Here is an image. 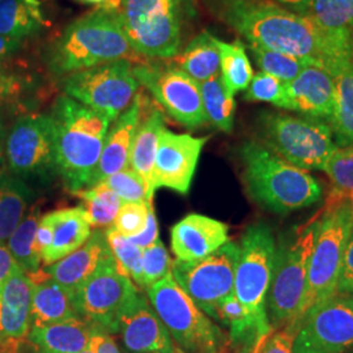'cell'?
Wrapping results in <instances>:
<instances>
[{"label":"cell","mask_w":353,"mask_h":353,"mask_svg":"<svg viewBox=\"0 0 353 353\" xmlns=\"http://www.w3.org/2000/svg\"><path fill=\"white\" fill-rule=\"evenodd\" d=\"M326 71L335 83L334 114L330 122L338 147L353 145V54L345 45L330 52Z\"/></svg>","instance_id":"23"},{"label":"cell","mask_w":353,"mask_h":353,"mask_svg":"<svg viewBox=\"0 0 353 353\" xmlns=\"http://www.w3.org/2000/svg\"><path fill=\"white\" fill-rule=\"evenodd\" d=\"M307 17L327 39L331 49L351 43L353 0H313Z\"/></svg>","instance_id":"30"},{"label":"cell","mask_w":353,"mask_h":353,"mask_svg":"<svg viewBox=\"0 0 353 353\" xmlns=\"http://www.w3.org/2000/svg\"><path fill=\"white\" fill-rule=\"evenodd\" d=\"M132 68L131 62L119 61L71 74L64 77V93L114 121L130 106L139 88Z\"/></svg>","instance_id":"10"},{"label":"cell","mask_w":353,"mask_h":353,"mask_svg":"<svg viewBox=\"0 0 353 353\" xmlns=\"http://www.w3.org/2000/svg\"><path fill=\"white\" fill-rule=\"evenodd\" d=\"M183 0H121L118 17L141 57L173 58L181 46Z\"/></svg>","instance_id":"8"},{"label":"cell","mask_w":353,"mask_h":353,"mask_svg":"<svg viewBox=\"0 0 353 353\" xmlns=\"http://www.w3.org/2000/svg\"><path fill=\"white\" fill-rule=\"evenodd\" d=\"M138 294L139 290L117 263L106 265L72 290L79 316L108 334L117 332L118 318Z\"/></svg>","instance_id":"15"},{"label":"cell","mask_w":353,"mask_h":353,"mask_svg":"<svg viewBox=\"0 0 353 353\" xmlns=\"http://www.w3.org/2000/svg\"><path fill=\"white\" fill-rule=\"evenodd\" d=\"M276 256V241L271 228L255 223L239 243L233 294L254 316L268 318L265 301Z\"/></svg>","instance_id":"11"},{"label":"cell","mask_w":353,"mask_h":353,"mask_svg":"<svg viewBox=\"0 0 353 353\" xmlns=\"http://www.w3.org/2000/svg\"><path fill=\"white\" fill-rule=\"evenodd\" d=\"M152 202L123 203L113 227L127 239L138 236L147 227Z\"/></svg>","instance_id":"44"},{"label":"cell","mask_w":353,"mask_h":353,"mask_svg":"<svg viewBox=\"0 0 353 353\" xmlns=\"http://www.w3.org/2000/svg\"><path fill=\"white\" fill-rule=\"evenodd\" d=\"M88 350L93 353H119L110 334L96 327L89 341Z\"/></svg>","instance_id":"49"},{"label":"cell","mask_w":353,"mask_h":353,"mask_svg":"<svg viewBox=\"0 0 353 353\" xmlns=\"http://www.w3.org/2000/svg\"><path fill=\"white\" fill-rule=\"evenodd\" d=\"M203 109L207 122L223 132H232L236 113L234 96L230 94L221 76L201 83Z\"/></svg>","instance_id":"35"},{"label":"cell","mask_w":353,"mask_h":353,"mask_svg":"<svg viewBox=\"0 0 353 353\" xmlns=\"http://www.w3.org/2000/svg\"><path fill=\"white\" fill-rule=\"evenodd\" d=\"M140 61L131 48L118 13L99 7L67 26L46 50L52 75L62 77L101 64Z\"/></svg>","instance_id":"2"},{"label":"cell","mask_w":353,"mask_h":353,"mask_svg":"<svg viewBox=\"0 0 353 353\" xmlns=\"http://www.w3.org/2000/svg\"><path fill=\"white\" fill-rule=\"evenodd\" d=\"M117 263L106 240L105 232H92L87 242L63 259L49 265L52 280L68 290H75L106 265Z\"/></svg>","instance_id":"21"},{"label":"cell","mask_w":353,"mask_h":353,"mask_svg":"<svg viewBox=\"0 0 353 353\" xmlns=\"http://www.w3.org/2000/svg\"><path fill=\"white\" fill-rule=\"evenodd\" d=\"M103 183L121 198L123 203L147 202L148 190L143 178L127 168L106 178Z\"/></svg>","instance_id":"43"},{"label":"cell","mask_w":353,"mask_h":353,"mask_svg":"<svg viewBox=\"0 0 353 353\" xmlns=\"http://www.w3.org/2000/svg\"><path fill=\"white\" fill-rule=\"evenodd\" d=\"M79 1H81V3H87V4H102L105 0H79Z\"/></svg>","instance_id":"57"},{"label":"cell","mask_w":353,"mask_h":353,"mask_svg":"<svg viewBox=\"0 0 353 353\" xmlns=\"http://www.w3.org/2000/svg\"><path fill=\"white\" fill-rule=\"evenodd\" d=\"M41 217L39 205H33L30 212L26 214L20 225L16 228L7 242V248L12 254L16 263L28 276L39 271L42 261L36 248V234Z\"/></svg>","instance_id":"34"},{"label":"cell","mask_w":353,"mask_h":353,"mask_svg":"<svg viewBox=\"0 0 353 353\" xmlns=\"http://www.w3.org/2000/svg\"><path fill=\"white\" fill-rule=\"evenodd\" d=\"M144 105V96L137 94L132 103L115 119L113 127L108 131L100 161L88 188L99 185L106 178L128 168L131 144L139 125Z\"/></svg>","instance_id":"22"},{"label":"cell","mask_w":353,"mask_h":353,"mask_svg":"<svg viewBox=\"0 0 353 353\" xmlns=\"http://www.w3.org/2000/svg\"><path fill=\"white\" fill-rule=\"evenodd\" d=\"M76 196L84 202L83 208L88 217L90 227H112L123 202L103 182L88 189L77 190Z\"/></svg>","instance_id":"37"},{"label":"cell","mask_w":353,"mask_h":353,"mask_svg":"<svg viewBox=\"0 0 353 353\" xmlns=\"http://www.w3.org/2000/svg\"><path fill=\"white\" fill-rule=\"evenodd\" d=\"M3 154V122H1V117H0V159Z\"/></svg>","instance_id":"56"},{"label":"cell","mask_w":353,"mask_h":353,"mask_svg":"<svg viewBox=\"0 0 353 353\" xmlns=\"http://www.w3.org/2000/svg\"><path fill=\"white\" fill-rule=\"evenodd\" d=\"M127 350L134 353H174L170 334L152 309L148 299L138 294L121 313L117 323Z\"/></svg>","instance_id":"18"},{"label":"cell","mask_w":353,"mask_h":353,"mask_svg":"<svg viewBox=\"0 0 353 353\" xmlns=\"http://www.w3.org/2000/svg\"><path fill=\"white\" fill-rule=\"evenodd\" d=\"M227 224L204 214H191L170 230V245L178 261L203 259L229 242Z\"/></svg>","instance_id":"20"},{"label":"cell","mask_w":353,"mask_h":353,"mask_svg":"<svg viewBox=\"0 0 353 353\" xmlns=\"http://www.w3.org/2000/svg\"><path fill=\"white\" fill-rule=\"evenodd\" d=\"M250 51L255 63L258 64L262 72L275 76L285 84L294 80L309 65L299 58L284 52L270 50L255 43H250Z\"/></svg>","instance_id":"39"},{"label":"cell","mask_w":353,"mask_h":353,"mask_svg":"<svg viewBox=\"0 0 353 353\" xmlns=\"http://www.w3.org/2000/svg\"><path fill=\"white\" fill-rule=\"evenodd\" d=\"M331 182L328 205L353 201V145L338 147L323 168Z\"/></svg>","instance_id":"38"},{"label":"cell","mask_w":353,"mask_h":353,"mask_svg":"<svg viewBox=\"0 0 353 353\" xmlns=\"http://www.w3.org/2000/svg\"><path fill=\"white\" fill-rule=\"evenodd\" d=\"M294 331L284 327L274 331L265 341L262 353H293Z\"/></svg>","instance_id":"47"},{"label":"cell","mask_w":353,"mask_h":353,"mask_svg":"<svg viewBox=\"0 0 353 353\" xmlns=\"http://www.w3.org/2000/svg\"><path fill=\"white\" fill-rule=\"evenodd\" d=\"M321 214L303 227L293 228L276 248L272 279L265 309L272 330L280 326L294 331L303 303L310 256L314 249Z\"/></svg>","instance_id":"5"},{"label":"cell","mask_w":353,"mask_h":353,"mask_svg":"<svg viewBox=\"0 0 353 353\" xmlns=\"http://www.w3.org/2000/svg\"><path fill=\"white\" fill-rule=\"evenodd\" d=\"M28 85L29 80L24 76L0 67V106L19 100Z\"/></svg>","instance_id":"45"},{"label":"cell","mask_w":353,"mask_h":353,"mask_svg":"<svg viewBox=\"0 0 353 353\" xmlns=\"http://www.w3.org/2000/svg\"><path fill=\"white\" fill-rule=\"evenodd\" d=\"M261 144L303 170H322L338 150L327 122L290 114L262 112L258 117Z\"/></svg>","instance_id":"6"},{"label":"cell","mask_w":353,"mask_h":353,"mask_svg":"<svg viewBox=\"0 0 353 353\" xmlns=\"http://www.w3.org/2000/svg\"><path fill=\"white\" fill-rule=\"evenodd\" d=\"M239 243L228 242L214 254L195 261H174L172 275L176 284L204 314L214 318L216 306L234 290Z\"/></svg>","instance_id":"12"},{"label":"cell","mask_w":353,"mask_h":353,"mask_svg":"<svg viewBox=\"0 0 353 353\" xmlns=\"http://www.w3.org/2000/svg\"><path fill=\"white\" fill-rule=\"evenodd\" d=\"M105 236L118 270L140 285L143 250L119 232H117L114 227L108 228L105 230Z\"/></svg>","instance_id":"40"},{"label":"cell","mask_w":353,"mask_h":353,"mask_svg":"<svg viewBox=\"0 0 353 353\" xmlns=\"http://www.w3.org/2000/svg\"><path fill=\"white\" fill-rule=\"evenodd\" d=\"M174 353H186V352H185V351H182V350H176V351H174Z\"/></svg>","instance_id":"59"},{"label":"cell","mask_w":353,"mask_h":353,"mask_svg":"<svg viewBox=\"0 0 353 353\" xmlns=\"http://www.w3.org/2000/svg\"><path fill=\"white\" fill-rule=\"evenodd\" d=\"M147 297L174 341L190 353H217L223 335L176 284L173 275L147 288Z\"/></svg>","instance_id":"9"},{"label":"cell","mask_w":353,"mask_h":353,"mask_svg":"<svg viewBox=\"0 0 353 353\" xmlns=\"http://www.w3.org/2000/svg\"><path fill=\"white\" fill-rule=\"evenodd\" d=\"M351 46H352V54H353V24L351 28Z\"/></svg>","instance_id":"58"},{"label":"cell","mask_w":353,"mask_h":353,"mask_svg":"<svg viewBox=\"0 0 353 353\" xmlns=\"http://www.w3.org/2000/svg\"><path fill=\"white\" fill-rule=\"evenodd\" d=\"M214 318L229 327V338L239 353L250 352L262 336L275 331L268 318L254 316L233 293L217 303Z\"/></svg>","instance_id":"25"},{"label":"cell","mask_w":353,"mask_h":353,"mask_svg":"<svg viewBox=\"0 0 353 353\" xmlns=\"http://www.w3.org/2000/svg\"><path fill=\"white\" fill-rule=\"evenodd\" d=\"M240 157L248 192L274 214L310 207L323 195L322 186L307 170L285 161L258 141L242 144Z\"/></svg>","instance_id":"4"},{"label":"cell","mask_w":353,"mask_h":353,"mask_svg":"<svg viewBox=\"0 0 353 353\" xmlns=\"http://www.w3.org/2000/svg\"><path fill=\"white\" fill-rule=\"evenodd\" d=\"M246 101L268 102L276 108L284 109L285 103V83L275 76L259 72L252 76V83L245 92Z\"/></svg>","instance_id":"42"},{"label":"cell","mask_w":353,"mask_h":353,"mask_svg":"<svg viewBox=\"0 0 353 353\" xmlns=\"http://www.w3.org/2000/svg\"><path fill=\"white\" fill-rule=\"evenodd\" d=\"M16 268H19V265L16 263L7 245L0 243V290L6 284V281L11 278V275L16 271Z\"/></svg>","instance_id":"51"},{"label":"cell","mask_w":353,"mask_h":353,"mask_svg":"<svg viewBox=\"0 0 353 353\" xmlns=\"http://www.w3.org/2000/svg\"><path fill=\"white\" fill-rule=\"evenodd\" d=\"M352 228V203L326 204L323 207L310 256L299 325L310 309L338 294L343 255Z\"/></svg>","instance_id":"7"},{"label":"cell","mask_w":353,"mask_h":353,"mask_svg":"<svg viewBox=\"0 0 353 353\" xmlns=\"http://www.w3.org/2000/svg\"><path fill=\"white\" fill-rule=\"evenodd\" d=\"M79 353H93L92 351H89V350H85V351H83V352H79Z\"/></svg>","instance_id":"60"},{"label":"cell","mask_w":353,"mask_h":353,"mask_svg":"<svg viewBox=\"0 0 353 353\" xmlns=\"http://www.w3.org/2000/svg\"><path fill=\"white\" fill-rule=\"evenodd\" d=\"M351 203H352V208H353V201H352V202H351Z\"/></svg>","instance_id":"61"},{"label":"cell","mask_w":353,"mask_h":353,"mask_svg":"<svg viewBox=\"0 0 353 353\" xmlns=\"http://www.w3.org/2000/svg\"><path fill=\"white\" fill-rule=\"evenodd\" d=\"M132 74L179 125L194 130L208 123L203 109L201 83L176 65L139 64L132 68Z\"/></svg>","instance_id":"14"},{"label":"cell","mask_w":353,"mask_h":353,"mask_svg":"<svg viewBox=\"0 0 353 353\" xmlns=\"http://www.w3.org/2000/svg\"><path fill=\"white\" fill-rule=\"evenodd\" d=\"M128 240L132 243H135L141 250L147 249L152 246L156 241L159 240V225H157V219L156 214L153 210V205L150 208V214H148V223L145 229L135 237H130Z\"/></svg>","instance_id":"48"},{"label":"cell","mask_w":353,"mask_h":353,"mask_svg":"<svg viewBox=\"0 0 353 353\" xmlns=\"http://www.w3.org/2000/svg\"><path fill=\"white\" fill-rule=\"evenodd\" d=\"M52 242L42 254L46 265H54L83 246L92 234L90 224L83 207L63 208L50 212Z\"/></svg>","instance_id":"27"},{"label":"cell","mask_w":353,"mask_h":353,"mask_svg":"<svg viewBox=\"0 0 353 353\" xmlns=\"http://www.w3.org/2000/svg\"><path fill=\"white\" fill-rule=\"evenodd\" d=\"M220 16L250 43L326 70L331 48L307 16L292 12L272 0H223Z\"/></svg>","instance_id":"1"},{"label":"cell","mask_w":353,"mask_h":353,"mask_svg":"<svg viewBox=\"0 0 353 353\" xmlns=\"http://www.w3.org/2000/svg\"><path fill=\"white\" fill-rule=\"evenodd\" d=\"M343 297H344V300H345V303L347 305L351 307L353 310V293L352 294H341Z\"/></svg>","instance_id":"55"},{"label":"cell","mask_w":353,"mask_h":353,"mask_svg":"<svg viewBox=\"0 0 353 353\" xmlns=\"http://www.w3.org/2000/svg\"><path fill=\"white\" fill-rule=\"evenodd\" d=\"M216 43L220 51V76L224 85L233 96L241 90H246L252 83L254 71L245 45L240 39L227 43L219 38H216Z\"/></svg>","instance_id":"36"},{"label":"cell","mask_w":353,"mask_h":353,"mask_svg":"<svg viewBox=\"0 0 353 353\" xmlns=\"http://www.w3.org/2000/svg\"><path fill=\"white\" fill-rule=\"evenodd\" d=\"M52 242V221L50 214H45L41 217L38 224L37 234H36V248L42 258V254L49 249Z\"/></svg>","instance_id":"50"},{"label":"cell","mask_w":353,"mask_h":353,"mask_svg":"<svg viewBox=\"0 0 353 353\" xmlns=\"http://www.w3.org/2000/svg\"><path fill=\"white\" fill-rule=\"evenodd\" d=\"M335 83L325 68L307 65L300 75L285 84L284 109L327 122L334 114Z\"/></svg>","instance_id":"19"},{"label":"cell","mask_w":353,"mask_h":353,"mask_svg":"<svg viewBox=\"0 0 353 353\" xmlns=\"http://www.w3.org/2000/svg\"><path fill=\"white\" fill-rule=\"evenodd\" d=\"M32 192L14 176H0V243L7 245L16 228L26 217Z\"/></svg>","instance_id":"33"},{"label":"cell","mask_w":353,"mask_h":353,"mask_svg":"<svg viewBox=\"0 0 353 353\" xmlns=\"http://www.w3.org/2000/svg\"><path fill=\"white\" fill-rule=\"evenodd\" d=\"M352 348L353 310L341 294L310 309L293 338V353H344Z\"/></svg>","instance_id":"16"},{"label":"cell","mask_w":353,"mask_h":353,"mask_svg":"<svg viewBox=\"0 0 353 353\" xmlns=\"http://www.w3.org/2000/svg\"><path fill=\"white\" fill-rule=\"evenodd\" d=\"M21 46H23V41L0 34V63L11 58L13 54H16L21 49Z\"/></svg>","instance_id":"52"},{"label":"cell","mask_w":353,"mask_h":353,"mask_svg":"<svg viewBox=\"0 0 353 353\" xmlns=\"http://www.w3.org/2000/svg\"><path fill=\"white\" fill-rule=\"evenodd\" d=\"M33 281L30 328H41L79 316L76 310L72 290L65 288L45 272L41 279Z\"/></svg>","instance_id":"26"},{"label":"cell","mask_w":353,"mask_h":353,"mask_svg":"<svg viewBox=\"0 0 353 353\" xmlns=\"http://www.w3.org/2000/svg\"><path fill=\"white\" fill-rule=\"evenodd\" d=\"M279 6L290 10L292 12L307 16L313 0H272Z\"/></svg>","instance_id":"53"},{"label":"cell","mask_w":353,"mask_h":353,"mask_svg":"<svg viewBox=\"0 0 353 353\" xmlns=\"http://www.w3.org/2000/svg\"><path fill=\"white\" fill-rule=\"evenodd\" d=\"M176 67L191 76L198 83H204L220 71V51L216 37L204 30L186 46V49L174 58Z\"/></svg>","instance_id":"32"},{"label":"cell","mask_w":353,"mask_h":353,"mask_svg":"<svg viewBox=\"0 0 353 353\" xmlns=\"http://www.w3.org/2000/svg\"><path fill=\"white\" fill-rule=\"evenodd\" d=\"M272 332H274V331H272ZM272 332H271V334H272ZM271 334H268V335L262 336V338L259 339V341L255 344V347H254L252 351H250L249 353H262V350H263V345H265V341L268 339V336H270Z\"/></svg>","instance_id":"54"},{"label":"cell","mask_w":353,"mask_h":353,"mask_svg":"<svg viewBox=\"0 0 353 353\" xmlns=\"http://www.w3.org/2000/svg\"><path fill=\"white\" fill-rule=\"evenodd\" d=\"M353 293V228L343 255L341 276L338 284V294H352Z\"/></svg>","instance_id":"46"},{"label":"cell","mask_w":353,"mask_h":353,"mask_svg":"<svg viewBox=\"0 0 353 353\" xmlns=\"http://www.w3.org/2000/svg\"><path fill=\"white\" fill-rule=\"evenodd\" d=\"M165 128L164 114L159 109H152L145 117L140 118L139 125L135 131L128 168L138 173L147 185L148 190V199L147 202H152L150 199V186H151L152 170L154 165V159L159 147L160 135Z\"/></svg>","instance_id":"29"},{"label":"cell","mask_w":353,"mask_h":353,"mask_svg":"<svg viewBox=\"0 0 353 353\" xmlns=\"http://www.w3.org/2000/svg\"><path fill=\"white\" fill-rule=\"evenodd\" d=\"M6 156L16 176L50 179L57 173L51 114H30L17 119L7 137Z\"/></svg>","instance_id":"13"},{"label":"cell","mask_w":353,"mask_h":353,"mask_svg":"<svg viewBox=\"0 0 353 353\" xmlns=\"http://www.w3.org/2000/svg\"><path fill=\"white\" fill-rule=\"evenodd\" d=\"M172 267L173 261L170 259L164 243L160 240L156 241L152 246L143 250L140 287L147 290L160 280L172 275Z\"/></svg>","instance_id":"41"},{"label":"cell","mask_w":353,"mask_h":353,"mask_svg":"<svg viewBox=\"0 0 353 353\" xmlns=\"http://www.w3.org/2000/svg\"><path fill=\"white\" fill-rule=\"evenodd\" d=\"M49 26L39 0H0V34L23 41Z\"/></svg>","instance_id":"31"},{"label":"cell","mask_w":353,"mask_h":353,"mask_svg":"<svg viewBox=\"0 0 353 353\" xmlns=\"http://www.w3.org/2000/svg\"><path fill=\"white\" fill-rule=\"evenodd\" d=\"M94 327L81 316L41 328H30L28 336L38 353H79L88 350Z\"/></svg>","instance_id":"28"},{"label":"cell","mask_w":353,"mask_h":353,"mask_svg":"<svg viewBox=\"0 0 353 353\" xmlns=\"http://www.w3.org/2000/svg\"><path fill=\"white\" fill-rule=\"evenodd\" d=\"M33 281L19 267L0 290V341H19L30 331Z\"/></svg>","instance_id":"24"},{"label":"cell","mask_w":353,"mask_h":353,"mask_svg":"<svg viewBox=\"0 0 353 353\" xmlns=\"http://www.w3.org/2000/svg\"><path fill=\"white\" fill-rule=\"evenodd\" d=\"M55 125V164L71 192L88 188L100 161L110 119L68 96L51 112Z\"/></svg>","instance_id":"3"},{"label":"cell","mask_w":353,"mask_h":353,"mask_svg":"<svg viewBox=\"0 0 353 353\" xmlns=\"http://www.w3.org/2000/svg\"><path fill=\"white\" fill-rule=\"evenodd\" d=\"M208 138H195L190 134H176L164 128L152 170L150 199L160 188L186 195L196 172L203 147Z\"/></svg>","instance_id":"17"}]
</instances>
